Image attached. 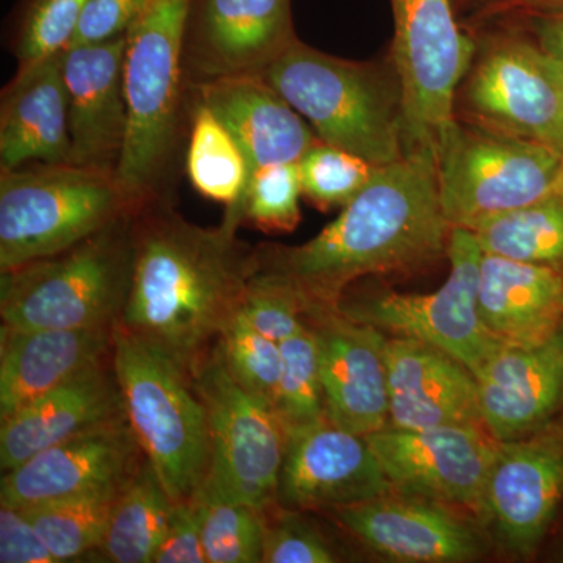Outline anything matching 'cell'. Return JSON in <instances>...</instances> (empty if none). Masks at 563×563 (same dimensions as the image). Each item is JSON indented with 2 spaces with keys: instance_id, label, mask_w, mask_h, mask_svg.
I'll list each match as a JSON object with an SVG mask.
<instances>
[{
  "instance_id": "obj_2",
  "label": "cell",
  "mask_w": 563,
  "mask_h": 563,
  "mask_svg": "<svg viewBox=\"0 0 563 563\" xmlns=\"http://www.w3.org/2000/svg\"><path fill=\"white\" fill-rule=\"evenodd\" d=\"M242 221L218 228L185 220L158 199L133 214V272L118 324L195 376L239 312L254 273V247L236 236Z\"/></svg>"
},
{
  "instance_id": "obj_11",
  "label": "cell",
  "mask_w": 563,
  "mask_h": 563,
  "mask_svg": "<svg viewBox=\"0 0 563 563\" xmlns=\"http://www.w3.org/2000/svg\"><path fill=\"white\" fill-rule=\"evenodd\" d=\"M481 257L483 250L476 235L453 228L446 254L450 276L439 290L426 295H344L339 312L385 335L407 336L439 347L476 374L504 344L488 331L477 307Z\"/></svg>"
},
{
  "instance_id": "obj_39",
  "label": "cell",
  "mask_w": 563,
  "mask_h": 563,
  "mask_svg": "<svg viewBox=\"0 0 563 563\" xmlns=\"http://www.w3.org/2000/svg\"><path fill=\"white\" fill-rule=\"evenodd\" d=\"M331 542L298 510L274 507L266 514L265 563L339 562Z\"/></svg>"
},
{
  "instance_id": "obj_3",
  "label": "cell",
  "mask_w": 563,
  "mask_h": 563,
  "mask_svg": "<svg viewBox=\"0 0 563 563\" xmlns=\"http://www.w3.org/2000/svg\"><path fill=\"white\" fill-rule=\"evenodd\" d=\"M191 0H146L125 32L128 136L117 177L136 207L172 201L191 88L184 36Z\"/></svg>"
},
{
  "instance_id": "obj_8",
  "label": "cell",
  "mask_w": 563,
  "mask_h": 563,
  "mask_svg": "<svg viewBox=\"0 0 563 563\" xmlns=\"http://www.w3.org/2000/svg\"><path fill=\"white\" fill-rule=\"evenodd\" d=\"M437 179L451 228L474 232L563 195V154L455 118L437 150Z\"/></svg>"
},
{
  "instance_id": "obj_27",
  "label": "cell",
  "mask_w": 563,
  "mask_h": 563,
  "mask_svg": "<svg viewBox=\"0 0 563 563\" xmlns=\"http://www.w3.org/2000/svg\"><path fill=\"white\" fill-rule=\"evenodd\" d=\"M477 307L499 342L542 343L563 328V276L483 251Z\"/></svg>"
},
{
  "instance_id": "obj_13",
  "label": "cell",
  "mask_w": 563,
  "mask_h": 563,
  "mask_svg": "<svg viewBox=\"0 0 563 563\" xmlns=\"http://www.w3.org/2000/svg\"><path fill=\"white\" fill-rule=\"evenodd\" d=\"M365 439L393 490L455 507L483 525L485 490L499 448L484 426H387Z\"/></svg>"
},
{
  "instance_id": "obj_31",
  "label": "cell",
  "mask_w": 563,
  "mask_h": 563,
  "mask_svg": "<svg viewBox=\"0 0 563 563\" xmlns=\"http://www.w3.org/2000/svg\"><path fill=\"white\" fill-rule=\"evenodd\" d=\"M481 250L563 276V195L503 214L473 232Z\"/></svg>"
},
{
  "instance_id": "obj_43",
  "label": "cell",
  "mask_w": 563,
  "mask_h": 563,
  "mask_svg": "<svg viewBox=\"0 0 563 563\" xmlns=\"http://www.w3.org/2000/svg\"><path fill=\"white\" fill-rule=\"evenodd\" d=\"M554 13H563V0H485L473 16L476 20H493L512 14L532 18Z\"/></svg>"
},
{
  "instance_id": "obj_20",
  "label": "cell",
  "mask_w": 563,
  "mask_h": 563,
  "mask_svg": "<svg viewBox=\"0 0 563 563\" xmlns=\"http://www.w3.org/2000/svg\"><path fill=\"white\" fill-rule=\"evenodd\" d=\"M484 428L498 442L544 431L563 415V328L536 344H503L474 374Z\"/></svg>"
},
{
  "instance_id": "obj_41",
  "label": "cell",
  "mask_w": 563,
  "mask_h": 563,
  "mask_svg": "<svg viewBox=\"0 0 563 563\" xmlns=\"http://www.w3.org/2000/svg\"><path fill=\"white\" fill-rule=\"evenodd\" d=\"M0 562L58 563L21 507L0 504Z\"/></svg>"
},
{
  "instance_id": "obj_4",
  "label": "cell",
  "mask_w": 563,
  "mask_h": 563,
  "mask_svg": "<svg viewBox=\"0 0 563 563\" xmlns=\"http://www.w3.org/2000/svg\"><path fill=\"white\" fill-rule=\"evenodd\" d=\"M263 77L324 143L374 166L406 155L399 85L372 63L335 57L298 38Z\"/></svg>"
},
{
  "instance_id": "obj_26",
  "label": "cell",
  "mask_w": 563,
  "mask_h": 563,
  "mask_svg": "<svg viewBox=\"0 0 563 563\" xmlns=\"http://www.w3.org/2000/svg\"><path fill=\"white\" fill-rule=\"evenodd\" d=\"M63 52L16 69L0 96V168L70 163Z\"/></svg>"
},
{
  "instance_id": "obj_9",
  "label": "cell",
  "mask_w": 563,
  "mask_h": 563,
  "mask_svg": "<svg viewBox=\"0 0 563 563\" xmlns=\"http://www.w3.org/2000/svg\"><path fill=\"white\" fill-rule=\"evenodd\" d=\"M192 385L210 429L209 473L196 498L250 504L268 514L277 507L287 450L288 433L279 415L244 390L214 350L192 376Z\"/></svg>"
},
{
  "instance_id": "obj_16",
  "label": "cell",
  "mask_w": 563,
  "mask_h": 563,
  "mask_svg": "<svg viewBox=\"0 0 563 563\" xmlns=\"http://www.w3.org/2000/svg\"><path fill=\"white\" fill-rule=\"evenodd\" d=\"M363 544L391 562L462 563L483 558L484 526L446 504L391 492L332 510Z\"/></svg>"
},
{
  "instance_id": "obj_36",
  "label": "cell",
  "mask_w": 563,
  "mask_h": 563,
  "mask_svg": "<svg viewBox=\"0 0 563 563\" xmlns=\"http://www.w3.org/2000/svg\"><path fill=\"white\" fill-rule=\"evenodd\" d=\"M201 504L202 543L207 562H263L266 539V514L263 510L243 503Z\"/></svg>"
},
{
  "instance_id": "obj_5",
  "label": "cell",
  "mask_w": 563,
  "mask_h": 563,
  "mask_svg": "<svg viewBox=\"0 0 563 563\" xmlns=\"http://www.w3.org/2000/svg\"><path fill=\"white\" fill-rule=\"evenodd\" d=\"M133 213L51 257L7 269L0 317L11 329L114 328L133 272Z\"/></svg>"
},
{
  "instance_id": "obj_34",
  "label": "cell",
  "mask_w": 563,
  "mask_h": 563,
  "mask_svg": "<svg viewBox=\"0 0 563 563\" xmlns=\"http://www.w3.org/2000/svg\"><path fill=\"white\" fill-rule=\"evenodd\" d=\"M213 350L244 390L276 406L282 372L279 343L255 331L239 309L222 329Z\"/></svg>"
},
{
  "instance_id": "obj_14",
  "label": "cell",
  "mask_w": 563,
  "mask_h": 563,
  "mask_svg": "<svg viewBox=\"0 0 563 563\" xmlns=\"http://www.w3.org/2000/svg\"><path fill=\"white\" fill-rule=\"evenodd\" d=\"M296 40L291 0H191L184 36L190 87L265 76Z\"/></svg>"
},
{
  "instance_id": "obj_35",
  "label": "cell",
  "mask_w": 563,
  "mask_h": 563,
  "mask_svg": "<svg viewBox=\"0 0 563 563\" xmlns=\"http://www.w3.org/2000/svg\"><path fill=\"white\" fill-rule=\"evenodd\" d=\"M298 166L302 196L320 210L346 207L379 168L321 140L307 150Z\"/></svg>"
},
{
  "instance_id": "obj_40",
  "label": "cell",
  "mask_w": 563,
  "mask_h": 563,
  "mask_svg": "<svg viewBox=\"0 0 563 563\" xmlns=\"http://www.w3.org/2000/svg\"><path fill=\"white\" fill-rule=\"evenodd\" d=\"M202 543V504L198 498L173 504L163 542L152 563H206ZM209 563V562H207Z\"/></svg>"
},
{
  "instance_id": "obj_42",
  "label": "cell",
  "mask_w": 563,
  "mask_h": 563,
  "mask_svg": "<svg viewBox=\"0 0 563 563\" xmlns=\"http://www.w3.org/2000/svg\"><path fill=\"white\" fill-rule=\"evenodd\" d=\"M146 0H90L70 46L103 43L125 35Z\"/></svg>"
},
{
  "instance_id": "obj_15",
  "label": "cell",
  "mask_w": 563,
  "mask_h": 563,
  "mask_svg": "<svg viewBox=\"0 0 563 563\" xmlns=\"http://www.w3.org/2000/svg\"><path fill=\"white\" fill-rule=\"evenodd\" d=\"M563 501L561 422L514 442H499L485 490L483 526L510 553L529 558Z\"/></svg>"
},
{
  "instance_id": "obj_45",
  "label": "cell",
  "mask_w": 563,
  "mask_h": 563,
  "mask_svg": "<svg viewBox=\"0 0 563 563\" xmlns=\"http://www.w3.org/2000/svg\"><path fill=\"white\" fill-rule=\"evenodd\" d=\"M542 63L547 73L550 74L551 80L554 81L555 88H558L559 96H561L563 103V62L551 57L550 54L542 51Z\"/></svg>"
},
{
  "instance_id": "obj_37",
  "label": "cell",
  "mask_w": 563,
  "mask_h": 563,
  "mask_svg": "<svg viewBox=\"0 0 563 563\" xmlns=\"http://www.w3.org/2000/svg\"><path fill=\"white\" fill-rule=\"evenodd\" d=\"M298 163L258 166L251 174L239 211L243 222L265 233H290L301 221Z\"/></svg>"
},
{
  "instance_id": "obj_30",
  "label": "cell",
  "mask_w": 563,
  "mask_h": 563,
  "mask_svg": "<svg viewBox=\"0 0 563 563\" xmlns=\"http://www.w3.org/2000/svg\"><path fill=\"white\" fill-rule=\"evenodd\" d=\"M125 484L110 485L24 510L58 563L77 561L101 547L111 510Z\"/></svg>"
},
{
  "instance_id": "obj_48",
  "label": "cell",
  "mask_w": 563,
  "mask_h": 563,
  "mask_svg": "<svg viewBox=\"0 0 563 563\" xmlns=\"http://www.w3.org/2000/svg\"><path fill=\"white\" fill-rule=\"evenodd\" d=\"M559 422H561L562 428H563V415H562V417H561V420H559Z\"/></svg>"
},
{
  "instance_id": "obj_33",
  "label": "cell",
  "mask_w": 563,
  "mask_h": 563,
  "mask_svg": "<svg viewBox=\"0 0 563 563\" xmlns=\"http://www.w3.org/2000/svg\"><path fill=\"white\" fill-rule=\"evenodd\" d=\"M90 0H16L9 21V46L18 69L68 49Z\"/></svg>"
},
{
  "instance_id": "obj_7",
  "label": "cell",
  "mask_w": 563,
  "mask_h": 563,
  "mask_svg": "<svg viewBox=\"0 0 563 563\" xmlns=\"http://www.w3.org/2000/svg\"><path fill=\"white\" fill-rule=\"evenodd\" d=\"M113 368L125 417L173 503L201 492L210 465L206 406L177 363L117 325Z\"/></svg>"
},
{
  "instance_id": "obj_44",
  "label": "cell",
  "mask_w": 563,
  "mask_h": 563,
  "mask_svg": "<svg viewBox=\"0 0 563 563\" xmlns=\"http://www.w3.org/2000/svg\"><path fill=\"white\" fill-rule=\"evenodd\" d=\"M529 20L537 46L563 62V13L542 14Z\"/></svg>"
},
{
  "instance_id": "obj_1",
  "label": "cell",
  "mask_w": 563,
  "mask_h": 563,
  "mask_svg": "<svg viewBox=\"0 0 563 563\" xmlns=\"http://www.w3.org/2000/svg\"><path fill=\"white\" fill-rule=\"evenodd\" d=\"M450 222L437 179V155L407 152L379 166L342 213L299 246L254 247V269L274 274L298 292L307 314L339 310L355 282L410 274L446 257Z\"/></svg>"
},
{
  "instance_id": "obj_23",
  "label": "cell",
  "mask_w": 563,
  "mask_h": 563,
  "mask_svg": "<svg viewBox=\"0 0 563 563\" xmlns=\"http://www.w3.org/2000/svg\"><path fill=\"white\" fill-rule=\"evenodd\" d=\"M121 415L124 404L110 357L0 420V468L10 472L41 451Z\"/></svg>"
},
{
  "instance_id": "obj_6",
  "label": "cell",
  "mask_w": 563,
  "mask_h": 563,
  "mask_svg": "<svg viewBox=\"0 0 563 563\" xmlns=\"http://www.w3.org/2000/svg\"><path fill=\"white\" fill-rule=\"evenodd\" d=\"M136 209L117 173L74 163L0 168V272L69 250Z\"/></svg>"
},
{
  "instance_id": "obj_29",
  "label": "cell",
  "mask_w": 563,
  "mask_h": 563,
  "mask_svg": "<svg viewBox=\"0 0 563 563\" xmlns=\"http://www.w3.org/2000/svg\"><path fill=\"white\" fill-rule=\"evenodd\" d=\"M173 499L152 463L144 459L124 485L107 523L98 553L113 563H152L163 542Z\"/></svg>"
},
{
  "instance_id": "obj_18",
  "label": "cell",
  "mask_w": 563,
  "mask_h": 563,
  "mask_svg": "<svg viewBox=\"0 0 563 563\" xmlns=\"http://www.w3.org/2000/svg\"><path fill=\"white\" fill-rule=\"evenodd\" d=\"M144 459L131 422L121 415L3 473L0 504L27 509L125 484Z\"/></svg>"
},
{
  "instance_id": "obj_21",
  "label": "cell",
  "mask_w": 563,
  "mask_h": 563,
  "mask_svg": "<svg viewBox=\"0 0 563 563\" xmlns=\"http://www.w3.org/2000/svg\"><path fill=\"white\" fill-rule=\"evenodd\" d=\"M124 55L125 35L63 51L74 165L117 173L129 125Z\"/></svg>"
},
{
  "instance_id": "obj_19",
  "label": "cell",
  "mask_w": 563,
  "mask_h": 563,
  "mask_svg": "<svg viewBox=\"0 0 563 563\" xmlns=\"http://www.w3.org/2000/svg\"><path fill=\"white\" fill-rule=\"evenodd\" d=\"M317 335L328 420L366 437L390 422L385 335L339 310L307 314Z\"/></svg>"
},
{
  "instance_id": "obj_38",
  "label": "cell",
  "mask_w": 563,
  "mask_h": 563,
  "mask_svg": "<svg viewBox=\"0 0 563 563\" xmlns=\"http://www.w3.org/2000/svg\"><path fill=\"white\" fill-rule=\"evenodd\" d=\"M240 312L255 331L282 343L306 328V306L287 282L255 272L247 282Z\"/></svg>"
},
{
  "instance_id": "obj_10",
  "label": "cell",
  "mask_w": 563,
  "mask_h": 563,
  "mask_svg": "<svg viewBox=\"0 0 563 563\" xmlns=\"http://www.w3.org/2000/svg\"><path fill=\"white\" fill-rule=\"evenodd\" d=\"M391 57L401 91L407 152L431 151L455 121L459 88L476 43L459 22L454 0H388Z\"/></svg>"
},
{
  "instance_id": "obj_28",
  "label": "cell",
  "mask_w": 563,
  "mask_h": 563,
  "mask_svg": "<svg viewBox=\"0 0 563 563\" xmlns=\"http://www.w3.org/2000/svg\"><path fill=\"white\" fill-rule=\"evenodd\" d=\"M185 173L199 195L242 217L239 207L250 184L251 163L220 118L192 95Z\"/></svg>"
},
{
  "instance_id": "obj_32",
  "label": "cell",
  "mask_w": 563,
  "mask_h": 563,
  "mask_svg": "<svg viewBox=\"0 0 563 563\" xmlns=\"http://www.w3.org/2000/svg\"><path fill=\"white\" fill-rule=\"evenodd\" d=\"M282 372L274 409L287 433L328 420L317 335L309 324L280 343Z\"/></svg>"
},
{
  "instance_id": "obj_47",
  "label": "cell",
  "mask_w": 563,
  "mask_h": 563,
  "mask_svg": "<svg viewBox=\"0 0 563 563\" xmlns=\"http://www.w3.org/2000/svg\"><path fill=\"white\" fill-rule=\"evenodd\" d=\"M555 558H558L559 562H563V539L561 544H559L558 554H555Z\"/></svg>"
},
{
  "instance_id": "obj_24",
  "label": "cell",
  "mask_w": 563,
  "mask_h": 563,
  "mask_svg": "<svg viewBox=\"0 0 563 563\" xmlns=\"http://www.w3.org/2000/svg\"><path fill=\"white\" fill-rule=\"evenodd\" d=\"M114 328L0 332V420L113 354Z\"/></svg>"
},
{
  "instance_id": "obj_12",
  "label": "cell",
  "mask_w": 563,
  "mask_h": 563,
  "mask_svg": "<svg viewBox=\"0 0 563 563\" xmlns=\"http://www.w3.org/2000/svg\"><path fill=\"white\" fill-rule=\"evenodd\" d=\"M457 92L463 121L563 154V103L536 41L499 36L474 63Z\"/></svg>"
},
{
  "instance_id": "obj_17",
  "label": "cell",
  "mask_w": 563,
  "mask_h": 563,
  "mask_svg": "<svg viewBox=\"0 0 563 563\" xmlns=\"http://www.w3.org/2000/svg\"><path fill=\"white\" fill-rule=\"evenodd\" d=\"M393 490L365 437L329 420L288 432L277 506L282 509H339L380 498Z\"/></svg>"
},
{
  "instance_id": "obj_25",
  "label": "cell",
  "mask_w": 563,
  "mask_h": 563,
  "mask_svg": "<svg viewBox=\"0 0 563 563\" xmlns=\"http://www.w3.org/2000/svg\"><path fill=\"white\" fill-rule=\"evenodd\" d=\"M190 88L239 141L252 172L258 166L298 163L320 140L263 76L222 77Z\"/></svg>"
},
{
  "instance_id": "obj_22",
  "label": "cell",
  "mask_w": 563,
  "mask_h": 563,
  "mask_svg": "<svg viewBox=\"0 0 563 563\" xmlns=\"http://www.w3.org/2000/svg\"><path fill=\"white\" fill-rule=\"evenodd\" d=\"M390 422L398 429L484 426L474 374L439 347L387 335Z\"/></svg>"
},
{
  "instance_id": "obj_46",
  "label": "cell",
  "mask_w": 563,
  "mask_h": 563,
  "mask_svg": "<svg viewBox=\"0 0 563 563\" xmlns=\"http://www.w3.org/2000/svg\"><path fill=\"white\" fill-rule=\"evenodd\" d=\"M454 3L455 9H457V13L459 10H463L474 14L484 5L485 0H454Z\"/></svg>"
}]
</instances>
